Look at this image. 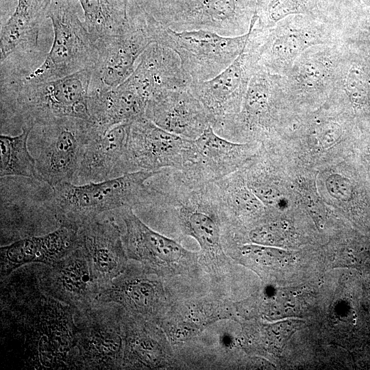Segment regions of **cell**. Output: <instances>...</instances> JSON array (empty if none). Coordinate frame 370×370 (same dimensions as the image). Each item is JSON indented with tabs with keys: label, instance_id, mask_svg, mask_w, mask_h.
<instances>
[{
	"label": "cell",
	"instance_id": "1",
	"mask_svg": "<svg viewBox=\"0 0 370 370\" xmlns=\"http://www.w3.org/2000/svg\"><path fill=\"white\" fill-rule=\"evenodd\" d=\"M92 69L56 79H1V127L7 122L36 127L62 117L88 120Z\"/></svg>",
	"mask_w": 370,
	"mask_h": 370
},
{
	"label": "cell",
	"instance_id": "2",
	"mask_svg": "<svg viewBox=\"0 0 370 370\" xmlns=\"http://www.w3.org/2000/svg\"><path fill=\"white\" fill-rule=\"evenodd\" d=\"M160 171H138L82 184L64 182L49 188L46 205L58 227L79 229L105 212L145 204L151 193L146 182Z\"/></svg>",
	"mask_w": 370,
	"mask_h": 370
},
{
	"label": "cell",
	"instance_id": "3",
	"mask_svg": "<svg viewBox=\"0 0 370 370\" xmlns=\"http://www.w3.org/2000/svg\"><path fill=\"white\" fill-rule=\"evenodd\" d=\"M147 19L153 42L178 55L192 82H202L221 73L245 50L257 16H254L248 32L235 37L201 29L178 32L149 14Z\"/></svg>",
	"mask_w": 370,
	"mask_h": 370
},
{
	"label": "cell",
	"instance_id": "4",
	"mask_svg": "<svg viewBox=\"0 0 370 370\" xmlns=\"http://www.w3.org/2000/svg\"><path fill=\"white\" fill-rule=\"evenodd\" d=\"M48 18L53 31L51 49L42 63L25 78L47 81L92 69L97 56V45L79 19L73 0H51Z\"/></svg>",
	"mask_w": 370,
	"mask_h": 370
},
{
	"label": "cell",
	"instance_id": "5",
	"mask_svg": "<svg viewBox=\"0 0 370 370\" xmlns=\"http://www.w3.org/2000/svg\"><path fill=\"white\" fill-rule=\"evenodd\" d=\"M37 144L38 180L51 187L74 182L87 144L99 135L86 119L62 117L42 125Z\"/></svg>",
	"mask_w": 370,
	"mask_h": 370
},
{
	"label": "cell",
	"instance_id": "6",
	"mask_svg": "<svg viewBox=\"0 0 370 370\" xmlns=\"http://www.w3.org/2000/svg\"><path fill=\"white\" fill-rule=\"evenodd\" d=\"M339 32L319 23L280 21L269 29L254 26L247 47L256 55L258 65L282 76L309 48L339 44Z\"/></svg>",
	"mask_w": 370,
	"mask_h": 370
},
{
	"label": "cell",
	"instance_id": "7",
	"mask_svg": "<svg viewBox=\"0 0 370 370\" xmlns=\"http://www.w3.org/2000/svg\"><path fill=\"white\" fill-rule=\"evenodd\" d=\"M115 307L112 304L95 303L75 310L69 369H112L121 366L123 341Z\"/></svg>",
	"mask_w": 370,
	"mask_h": 370
},
{
	"label": "cell",
	"instance_id": "8",
	"mask_svg": "<svg viewBox=\"0 0 370 370\" xmlns=\"http://www.w3.org/2000/svg\"><path fill=\"white\" fill-rule=\"evenodd\" d=\"M194 140L160 127L145 116L130 124L125 153L126 173L183 170L193 162Z\"/></svg>",
	"mask_w": 370,
	"mask_h": 370
},
{
	"label": "cell",
	"instance_id": "9",
	"mask_svg": "<svg viewBox=\"0 0 370 370\" xmlns=\"http://www.w3.org/2000/svg\"><path fill=\"white\" fill-rule=\"evenodd\" d=\"M128 20L123 32L96 42L97 56L92 69L90 91L112 88L123 83L134 71L141 54L153 43L147 13Z\"/></svg>",
	"mask_w": 370,
	"mask_h": 370
},
{
	"label": "cell",
	"instance_id": "10",
	"mask_svg": "<svg viewBox=\"0 0 370 370\" xmlns=\"http://www.w3.org/2000/svg\"><path fill=\"white\" fill-rule=\"evenodd\" d=\"M257 65L256 56L245 47L227 68L214 77L190 84L189 90L208 112L214 130L240 111Z\"/></svg>",
	"mask_w": 370,
	"mask_h": 370
},
{
	"label": "cell",
	"instance_id": "11",
	"mask_svg": "<svg viewBox=\"0 0 370 370\" xmlns=\"http://www.w3.org/2000/svg\"><path fill=\"white\" fill-rule=\"evenodd\" d=\"M39 265L36 273L44 292L75 310L87 308L95 303L100 286L79 244L55 263Z\"/></svg>",
	"mask_w": 370,
	"mask_h": 370
},
{
	"label": "cell",
	"instance_id": "12",
	"mask_svg": "<svg viewBox=\"0 0 370 370\" xmlns=\"http://www.w3.org/2000/svg\"><path fill=\"white\" fill-rule=\"evenodd\" d=\"M280 75L257 65L249 80L240 111L214 130L229 138L269 132L274 120V103L280 92Z\"/></svg>",
	"mask_w": 370,
	"mask_h": 370
},
{
	"label": "cell",
	"instance_id": "13",
	"mask_svg": "<svg viewBox=\"0 0 370 370\" xmlns=\"http://www.w3.org/2000/svg\"><path fill=\"white\" fill-rule=\"evenodd\" d=\"M145 116L163 130L190 140L212 127L210 116L188 88L154 95L147 102Z\"/></svg>",
	"mask_w": 370,
	"mask_h": 370
},
{
	"label": "cell",
	"instance_id": "14",
	"mask_svg": "<svg viewBox=\"0 0 370 370\" xmlns=\"http://www.w3.org/2000/svg\"><path fill=\"white\" fill-rule=\"evenodd\" d=\"M83 248L100 290L125 269L127 254L118 225L110 217L92 220L79 229Z\"/></svg>",
	"mask_w": 370,
	"mask_h": 370
},
{
	"label": "cell",
	"instance_id": "15",
	"mask_svg": "<svg viewBox=\"0 0 370 370\" xmlns=\"http://www.w3.org/2000/svg\"><path fill=\"white\" fill-rule=\"evenodd\" d=\"M79 245V229L60 225L40 236H30L1 247V280L30 264L49 265Z\"/></svg>",
	"mask_w": 370,
	"mask_h": 370
},
{
	"label": "cell",
	"instance_id": "16",
	"mask_svg": "<svg viewBox=\"0 0 370 370\" xmlns=\"http://www.w3.org/2000/svg\"><path fill=\"white\" fill-rule=\"evenodd\" d=\"M194 142L193 162L182 171L208 182L238 171L255 155L253 145L232 142L217 134L211 126Z\"/></svg>",
	"mask_w": 370,
	"mask_h": 370
},
{
	"label": "cell",
	"instance_id": "17",
	"mask_svg": "<svg viewBox=\"0 0 370 370\" xmlns=\"http://www.w3.org/2000/svg\"><path fill=\"white\" fill-rule=\"evenodd\" d=\"M147 100L166 90L188 88L192 79L171 49L151 43L140 56L126 79Z\"/></svg>",
	"mask_w": 370,
	"mask_h": 370
},
{
	"label": "cell",
	"instance_id": "18",
	"mask_svg": "<svg viewBox=\"0 0 370 370\" xmlns=\"http://www.w3.org/2000/svg\"><path fill=\"white\" fill-rule=\"evenodd\" d=\"M340 62V44L313 46L280 76L281 85L286 89L308 94L334 90Z\"/></svg>",
	"mask_w": 370,
	"mask_h": 370
},
{
	"label": "cell",
	"instance_id": "19",
	"mask_svg": "<svg viewBox=\"0 0 370 370\" xmlns=\"http://www.w3.org/2000/svg\"><path fill=\"white\" fill-rule=\"evenodd\" d=\"M131 123L117 125L87 144L73 183L98 182L127 173L125 153Z\"/></svg>",
	"mask_w": 370,
	"mask_h": 370
},
{
	"label": "cell",
	"instance_id": "20",
	"mask_svg": "<svg viewBox=\"0 0 370 370\" xmlns=\"http://www.w3.org/2000/svg\"><path fill=\"white\" fill-rule=\"evenodd\" d=\"M125 232L123 247L128 258L151 267L177 262L188 251L176 241L153 230L134 212L132 208L117 210Z\"/></svg>",
	"mask_w": 370,
	"mask_h": 370
},
{
	"label": "cell",
	"instance_id": "21",
	"mask_svg": "<svg viewBox=\"0 0 370 370\" xmlns=\"http://www.w3.org/2000/svg\"><path fill=\"white\" fill-rule=\"evenodd\" d=\"M147 100L125 80L119 86L89 91L88 121L103 135L113 127L145 116Z\"/></svg>",
	"mask_w": 370,
	"mask_h": 370
},
{
	"label": "cell",
	"instance_id": "22",
	"mask_svg": "<svg viewBox=\"0 0 370 370\" xmlns=\"http://www.w3.org/2000/svg\"><path fill=\"white\" fill-rule=\"evenodd\" d=\"M51 0H17L11 16L1 29L0 61L2 64L19 49L38 46L42 25L48 18Z\"/></svg>",
	"mask_w": 370,
	"mask_h": 370
},
{
	"label": "cell",
	"instance_id": "23",
	"mask_svg": "<svg viewBox=\"0 0 370 370\" xmlns=\"http://www.w3.org/2000/svg\"><path fill=\"white\" fill-rule=\"evenodd\" d=\"M84 12V23L93 40L121 34L129 24L125 0H78Z\"/></svg>",
	"mask_w": 370,
	"mask_h": 370
},
{
	"label": "cell",
	"instance_id": "24",
	"mask_svg": "<svg viewBox=\"0 0 370 370\" xmlns=\"http://www.w3.org/2000/svg\"><path fill=\"white\" fill-rule=\"evenodd\" d=\"M21 129V133L17 136L0 135V176L38 180L36 160L27 147L28 138L34 127L24 126Z\"/></svg>",
	"mask_w": 370,
	"mask_h": 370
},
{
	"label": "cell",
	"instance_id": "25",
	"mask_svg": "<svg viewBox=\"0 0 370 370\" xmlns=\"http://www.w3.org/2000/svg\"><path fill=\"white\" fill-rule=\"evenodd\" d=\"M326 188L334 198L345 201L351 196V184L349 181L340 174H332L325 181Z\"/></svg>",
	"mask_w": 370,
	"mask_h": 370
},
{
	"label": "cell",
	"instance_id": "26",
	"mask_svg": "<svg viewBox=\"0 0 370 370\" xmlns=\"http://www.w3.org/2000/svg\"><path fill=\"white\" fill-rule=\"evenodd\" d=\"M340 124L335 121H323L317 127V134L323 145L330 146L336 142L341 136Z\"/></svg>",
	"mask_w": 370,
	"mask_h": 370
}]
</instances>
